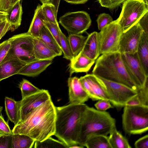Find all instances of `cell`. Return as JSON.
I'll return each instance as SVG.
<instances>
[{
  "mask_svg": "<svg viewBox=\"0 0 148 148\" xmlns=\"http://www.w3.org/2000/svg\"><path fill=\"white\" fill-rule=\"evenodd\" d=\"M59 22L70 34H81L90 27L91 20L84 11L67 12L61 16Z\"/></svg>",
  "mask_w": 148,
  "mask_h": 148,
  "instance_id": "obj_10",
  "label": "cell"
},
{
  "mask_svg": "<svg viewBox=\"0 0 148 148\" xmlns=\"http://www.w3.org/2000/svg\"><path fill=\"white\" fill-rule=\"evenodd\" d=\"M143 1L146 5L148 6V0H143Z\"/></svg>",
  "mask_w": 148,
  "mask_h": 148,
  "instance_id": "obj_52",
  "label": "cell"
},
{
  "mask_svg": "<svg viewBox=\"0 0 148 148\" xmlns=\"http://www.w3.org/2000/svg\"><path fill=\"white\" fill-rule=\"evenodd\" d=\"M33 38L27 32L14 35L8 39L10 47L4 60L14 59L25 64L36 60L34 52Z\"/></svg>",
  "mask_w": 148,
  "mask_h": 148,
  "instance_id": "obj_6",
  "label": "cell"
},
{
  "mask_svg": "<svg viewBox=\"0 0 148 148\" xmlns=\"http://www.w3.org/2000/svg\"><path fill=\"white\" fill-rule=\"evenodd\" d=\"M64 0V1H66L67 0Z\"/></svg>",
  "mask_w": 148,
  "mask_h": 148,
  "instance_id": "obj_54",
  "label": "cell"
},
{
  "mask_svg": "<svg viewBox=\"0 0 148 148\" xmlns=\"http://www.w3.org/2000/svg\"><path fill=\"white\" fill-rule=\"evenodd\" d=\"M22 96V99L40 91V89L25 79H23L19 84Z\"/></svg>",
  "mask_w": 148,
  "mask_h": 148,
  "instance_id": "obj_32",
  "label": "cell"
},
{
  "mask_svg": "<svg viewBox=\"0 0 148 148\" xmlns=\"http://www.w3.org/2000/svg\"><path fill=\"white\" fill-rule=\"evenodd\" d=\"M92 73L106 80L120 83L137 90V86L128 74L119 51L101 54L96 61Z\"/></svg>",
  "mask_w": 148,
  "mask_h": 148,
  "instance_id": "obj_4",
  "label": "cell"
},
{
  "mask_svg": "<svg viewBox=\"0 0 148 148\" xmlns=\"http://www.w3.org/2000/svg\"><path fill=\"white\" fill-rule=\"evenodd\" d=\"M123 32L116 20L104 27L98 32L100 54L118 51Z\"/></svg>",
  "mask_w": 148,
  "mask_h": 148,
  "instance_id": "obj_8",
  "label": "cell"
},
{
  "mask_svg": "<svg viewBox=\"0 0 148 148\" xmlns=\"http://www.w3.org/2000/svg\"><path fill=\"white\" fill-rule=\"evenodd\" d=\"M87 106L84 103L69 104L56 107L54 134L68 148L78 145L77 139L80 120Z\"/></svg>",
  "mask_w": 148,
  "mask_h": 148,
  "instance_id": "obj_2",
  "label": "cell"
},
{
  "mask_svg": "<svg viewBox=\"0 0 148 148\" xmlns=\"http://www.w3.org/2000/svg\"><path fill=\"white\" fill-rule=\"evenodd\" d=\"M122 115L125 132L129 135L139 134L148 130V106H125Z\"/></svg>",
  "mask_w": 148,
  "mask_h": 148,
  "instance_id": "obj_5",
  "label": "cell"
},
{
  "mask_svg": "<svg viewBox=\"0 0 148 148\" xmlns=\"http://www.w3.org/2000/svg\"><path fill=\"white\" fill-rule=\"evenodd\" d=\"M12 135L0 136V148H12Z\"/></svg>",
  "mask_w": 148,
  "mask_h": 148,
  "instance_id": "obj_42",
  "label": "cell"
},
{
  "mask_svg": "<svg viewBox=\"0 0 148 148\" xmlns=\"http://www.w3.org/2000/svg\"><path fill=\"white\" fill-rule=\"evenodd\" d=\"M21 0H0L1 11L7 12L14 5Z\"/></svg>",
  "mask_w": 148,
  "mask_h": 148,
  "instance_id": "obj_41",
  "label": "cell"
},
{
  "mask_svg": "<svg viewBox=\"0 0 148 148\" xmlns=\"http://www.w3.org/2000/svg\"><path fill=\"white\" fill-rule=\"evenodd\" d=\"M10 30L11 26L6 19L2 21L0 23V40Z\"/></svg>",
  "mask_w": 148,
  "mask_h": 148,
  "instance_id": "obj_46",
  "label": "cell"
},
{
  "mask_svg": "<svg viewBox=\"0 0 148 148\" xmlns=\"http://www.w3.org/2000/svg\"><path fill=\"white\" fill-rule=\"evenodd\" d=\"M136 53L146 75L148 76V35L143 32Z\"/></svg>",
  "mask_w": 148,
  "mask_h": 148,
  "instance_id": "obj_21",
  "label": "cell"
},
{
  "mask_svg": "<svg viewBox=\"0 0 148 148\" xmlns=\"http://www.w3.org/2000/svg\"><path fill=\"white\" fill-rule=\"evenodd\" d=\"M34 52L37 60L53 59L58 56L56 53L39 38H33Z\"/></svg>",
  "mask_w": 148,
  "mask_h": 148,
  "instance_id": "obj_19",
  "label": "cell"
},
{
  "mask_svg": "<svg viewBox=\"0 0 148 148\" xmlns=\"http://www.w3.org/2000/svg\"><path fill=\"white\" fill-rule=\"evenodd\" d=\"M5 110L9 119L13 123L14 126L20 121V101L5 97Z\"/></svg>",
  "mask_w": 148,
  "mask_h": 148,
  "instance_id": "obj_23",
  "label": "cell"
},
{
  "mask_svg": "<svg viewBox=\"0 0 148 148\" xmlns=\"http://www.w3.org/2000/svg\"><path fill=\"white\" fill-rule=\"evenodd\" d=\"M95 104L97 110L101 111H106L107 110L112 108L110 101L106 99H100Z\"/></svg>",
  "mask_w": 148,
  "mask_h": 148,
  "instance_id": "obj_40",
  "label": "cell"
},
{
  "mask_svg": "<svg viewBox=\"0 0 148 148\" xmlns=\"http://www.w3.org/2000/svg\"><path fill=\"white\" fill-rule=\"evenodd\" d=\"M45 19L42 12L41 5L38 4L36 9L34 16L27 32L34 38H38L41 30L44 25Z\"/></svg>",
  "mask_w": 148,
  "mask_h": 148,
  "instance_id": "obj_22",
  "label": "cell"
},
{
  "mask_svg": "<svg viewBox=\"0 0 148 148\" xmlns=\"http://www.w3.org/2000/svg\"><path fill=\"white\" fill-rule=\"evenodd\" d=\"M19 1L13 6L7 12L6 19L13 31L19 27L21 24L23 10L21 4Z\"/></svg>",
  "mask_w": 148,
  "mask_h": 148,
  "instance_id": "obj_24",
  "label": "cell"
},
{
  "mask_svg": "<svg viewBox=\"0 0 148 148\" xmlns=\"http://www.w3.org/2000/svg\"><path fill=\"white\" fill-rule=\"evenodd\" d=\"M70 61L69 68L71 76L75 73H88L95 60L89 58L80 52Z\"/></svg>",
  "mask_w": 148,
  "mask_h": 148,
  "instance_id": "obj_17",
  "label": "cell"
},
{
  "mask_svg": "<svg viewBox=\"0 0 148 148\" xmlns=\"http://www.w3.org/2000/svg\"><path fill=\"white\" fill-rule=\"evenodd\" d=\"M1 135L0 134V136H1Z\"/></svg>",
  "mask_w": 148,
  "mask_h": 148,
  "instance_id": "obj_56",
  "label": "cell"
},
{
  "mask_svg": "<svg viewBox=\"0 0 148 148\" xmlns=\"http://www.w3.org/2000/svg\"><path fill=\"white\" fill-rule=\"evenodd\" d=\"M61 49L63 53V58L71 61L73 58L68 38L61 30L60 31Z\"/></svg>",
  "mask_w": 148,
  "mask_h": 148,
  "instance_id": "obj_33",
  "label": "cell"
},
{
  "mask_svg": "<svg viewBox=\"0 0 148 148\" xmlns=\"http://www.w3.org/2000/svg\"><path fill=\"white\" fill-rule=\"evenodd\" d=\"M38 38L51 48L58 56L62 54L61 49L57 42L45 25L41 30Z\"/></svg>",
  "mask_w": 148,
  "mask_h": 148,
  "instance_id": "obj_26",
  "label": "cell"
},
{
  "mask_svg": "<svg viewBox=\"0 0 148 148\" xmlns=\"http://www.w3.org/2000/svg\"><path fill=\"white\" fill-rule=\"evenodd\" d=\"M2 21H0V23L2 22Z\"/></svg>",
  "mask_w": 148,
  "mask_h": 148,
  "instance_id": "obj_55",
  "label": "cell"
},
{
  "mask_svg": "<svg viewBox=\"0 0 148 148\" xmlns=\"http://www.w3.org/2000/svg\"><path fill=\"white\" fill-rule=\"evenodd\" d=\"M138 105H141L140 102L138 97L136 94L128 100L126 102L125 106H132Z\"/></svg>",
  "mask_w": 148,
  "mask_h": 148,
  "instance_id": "obj_47",
  "label": "cell"
},
{
  "mask_svg": "<svg viewBox=\"0 0 148 148\" xmlns=\"http://www.w3.org/2000/svg\"><path fill=\"white\" fill-rule=\"evenodd\" d=\"M134 146L136 148H148V135L147 134L135 141Z\"/></svg>",
  "mask_w": 148,
  "mask_h": 148,
  "instance_id": "obj_45",
  "label": "cell"
},
{
  "mask_svg": "<svg viewBox=\"0 0 148 148\" xmlns=\"http://www.w3.org/2000/svg\"><path fill=\"white\" fill-rule=\"evenodd\" d=\"M35 148H68L63 142L49 137L42 141H35Z\"/></svg>",
  "mask_w": 148,
  "mask_h": 148,
  "instance_id": "obj_31",
  "label": "cell"
},
{
  "mask_svg": "<svg viewBox=\"0 0 148 148\" xmlns=\"http://www.w3.org/2000/svg\"><path fill=\"white\" fill-rule=\"evenodd\" d=\"M113 21L112 17L109 14L104 13L100 14L97 20L98 29L101 30L104 27Z\"/></svg>",
  "mask_w": 148,
  "mask_h": 148,
  "instance_id": "obj_36",
  "label": "cell"
},
{
  "mask_svg": "<svg viewBox=\"0 0 148 148\" xmlns=\"http://www.w3.org/2000/svg\"><path fill=\"white\" fill-rule=\"evenodd\" d=\"M108 139L111 148H131L128 140L114 127L109 133Z\"/></svg>",
  "mask_w": 148,
  "mask_h": 148,
  "instance_id": "obj_25",
  "label": "cell"
},
{
  "mask_svg": "<svg viewBox=\"0 0 148 148\" xmlns=\"http://www.w3.org/2000/svg\"><path fill=\"white\" fill-rule=\"evenodd\" d=\"M35 140L24 134H13L12 148H31Z\"/></svg>",
  "mask_w": 148,
  "mask_h": 148,
  "instance_id": "obj_28",
  "label": "cell"
},
{
  "mask_svg": "<svg viewBox=\"0 0 148 148\" xmlns=\"http://www.w3.org/2000/svg\"><path fill=\"white\" fill-rule=\"evenodd\" d=\"M70 104L84 103L89 97L84 90L79 78L76 77H69L68 80Z\"/></svg>",
  "mask_w": 148,
  "mask_h": 148,
  "instance_id": "obj_14",
  "label": "cell"
},
{
  "mask_svg": "<svg viewBox=\"0 0 148 148\" xmlns=\"http://www.w3.org/2000/svg\"><path fill=\"white\" fill-rule=\"evenodd\" d=\"M98 77L108 97L109 101L116 107H123L128 100L137 94V90L124 85Z\"/></svg>",
  "mask_w": 148,
  "mask_h": 148,
  "instance_id": "obj_9",
  "label": "cell"
},
{
  "mask_svg": "<svg viewBox=\"0 0 148 148\" xmlns=\"http://www.w3.org/2000/svg\"><path fill=\"white\" fill-rule=\"evenodd\" d=\"M10 45V43L8 39L0 44V64L6 56Z\"/></svg>",
  "mask_w": 148,
  "mask_h": 148,
  "instance_id": "obj_39",
  "label": "cell"
},
{
  "mask_svg": "<svg viewBox=\"0 0 148 148\" xmlns=\"http://www.w3.org/2000/svg\"><path fill=\"white\" fill-rule=\"evenodd\" d=\"M8 123L4 120L2 115L0 114V134L1 135L8 136L12 134Z\"/></svg>",
  "mask_w": 148,
  "mask_h": 148,
  "instance_id": "obj_38",
  "label": "cell"
},
{
  "mask_svg": "<svg viewBox=\"0 0 148 148\" xmlns=\"http://www.w3.org/2000/svg\"><path fill=\"white\" fill-rule=\"evenodd\" d=\"M26 64L17 60H4L0 64V81L17 74Z\"/></svg>",
  "mask_w": 148,
  "mask_h": 148,
  "instance_id": "obj_18",
  "label": "cell"
},
{
  "mask_svg": "<svg viewBox=\"0 0 148 148\" xmlns=\"http://www.w3.org/2000/svg\"><path fill=\"white\" fill-rule=\"evenodd\" d=\"M56 106L51 99L34 110L24 121L15 125L13 134H24L42 141L54 135L55 131Z\"/></svg>",
  "mask_w": 148,
  "mask_h": 148,
  "instance_id": "obj_1",
  "label": "cell"
},
{
  "mask_svg": "<svg viewBox=\"0 0 148 148\" xmlns=\"http://www.w3.org/2000/svg\"><path fill=\"white\" fill-rule=\"evenodd\" d=\"M8 15L7 12L0 11V21L6 20Z\"/></svg>",
  "mask_w": 148,
  "mask_h": 148,
  "instance_id": "obj_49",
  "label": "cell"
},
{
  "mask_svg": "<svg viewBox=\"0 0 148 148\" xmlns=\"http://www.w3.org/2000/svg\"><path fill=\"white\" fill-rule=\"evenodd\" d=\"M51 1L42 3V10L45 21L54 24H58L57 20V9L55 5Z\"/></svg>",
  "mask_w": 148,
  "mask_h": 148,
  "instance_id": "obj_30",
  "label": "cell"
},
{
  "mask_svg": "<svg viewBox=\"0 0 148 148\" xmlns=\"http://www.w3.org/2000/svg\"><path fill=\"white\" fill-rule=\"evenodd\" d=\"M84 147L79 145H75L71 147L70 148H82Z\"/></svg>",
  "mask_w": 148,
  "mask_h": 148,
  "instance_id": "obj_50",
  "label": "cell"
},
{
  "mask_svg": "<svg viewBox=\"0 0 148 148\" xmlns=\"http://www.w3.org/2000/svg\"><path fill=\"white\" fill-rule=\"evenodd\" d=\"M89 83L93 95V100L106 99L109 101L108 97L98 77L92 74L84 76Z\"/></svg>",
  "mask_w": 148,
  "mask_h": 148,
  "instance_id": "obj_20",
  "label": "cell"
},
{
  "mask_svg": "<svg viewBox=\"0 0 148 148\" xmlns=\"http://www.w3.org/2000/svg\"><path fill=\"white\" fill-rule=\"evenodd\" d=\"M53 59L36 60L26 64L17 74L28 77H36L44 71L51 64Z\"/></svg>",
  "mask_w": 148,
  "mask_h": 148,
  "instance_id": "obj_15",
  "label": "cell"
},
{
  "mask_svg": "<svg viewBox=\"0 0 148 148\" xmlns=\"http://www.w3.org/2000/svg\"><path fill=\"white\" fill-rule=\"evenodd\" d=\"M3 109V107L0 106V113H1V111Z\"/></svg>",
  "mask_w": 148,
  "mask_h": 148,
  "instance_id": "obj_53",
  "label": "cell"
},
{
  "mask_svg": "<svg viewBox=\"0 0 148 148\" xmlns=\"http://www.w3.org/2000/svg\"><path fill=\"white\" fill-rule=\"evenodd\" d=\"M44 24L54 38L61 48L60 37L61 29L58 24H54L45 21Z\"/></svg>",
  "mask_w": 148,
  "mask_h": 148,
  "instance_id": "obj_35",
  "label": "cell"
},
{
  "mask_svg": "<svg viewBox=\"0 0 148 148\" xmlns=\"http://www.w3.org/2000/svg\"><path fill=\"white\" fill-rule=\"evenodd\" d=\"M125 67L129 75L138 89L142 87L148 79L136 52L134 53H121Z\"/></svg>",
  "mask_w": 148,
  "mask_h": 148,
  "instance_id": "obj_11",
  "label": "cell"
},
{
  "mask_svg": "<svg viewBox=\"0 0 148 148\" xmlns=\"http://www.w3.org/2000/svg\"><path fill=\"white\" fill-rule=\"evenodd\" d=\"M87 37L81 34H69L68 38L74 57L82 50Z\"/></svg>",
  "mask_w": 148,
  "mask_h": 148,
  "instance_id": "obj_27",
  "label": "cell"
},
{
  "mask_svg": "<svg viewBox=\"0 0 148 148\" xmlns=\"http://www.w3.org/2000/svg\"><path fill=\"white\" fill-rule=\"evenodd\" d=\"M88 0H67L66 1L73 4H81L86 3Z\"/></svg>",
  "mask_w": 148,
  "mask_h": 148,
  "instance_id": "obj_48",
  "label": "cell"
},
{
  "mask_svg": "<svg viewBox=\"0 0 148 148\" xmlns=\"http://www.w3.org/2000/svg\"><path fill=\"white\" fill-rule=\"evenodd\" d=\"M53 0H40L42 3H43L46 2L51 1Z\"/></svg>",
  "mask_w": 148,
  "mask_h": 148,
  "instance_id": "obj_51",
  "label": "cell"
},
{
  "mask_svg": "<svg viewBox=\"0 0 148 148\" xmlns=\"http://www.w3.org/2000/svg\"><path fill=\"white\" fill-rule=\"evenodd\" d=\"M148 12H147L139 20L138 23L143 32L148 35Z\"/></svg>",
  "mask_w": 148,
  "mask_h": 148,
  "instance_id": "obj_43",
  "label": "cell"
},
{
  "mask_svg": "<svg viewBox=\"0 0 148 148\" xmlns=\"http://www.w3.org/2000/svg\"><path fill=\"white\" fill-rule=\"evenodd\" d=\"M148 12V6L143 0H127L123 2L116 20L124 32L137 23Z\"/></svg>",
  "mask_w": 148,
  "mask_h": 148,
  "instance_id": "obj_7",
  "label": "cell"
},
{
  "mask_svg": "<svg viewBox=\"0 0 148 148\" xmlns=\"http://www.w3.org/2000/svg\"><path fill=\"white\" fill-rule=\"evenodd\" d=\"M116 123L115 119L108 112L87 106L80 120L77 145L84 147L87 140L92 136H107L116 127Z\"/></svg>",
  "mask_w": 148,
  "mask_h": 148,
  "instance_id": "obj_3",
  "label": "cell"
},
{
  "mask_svg": "<svg viewBox=\"0 0 148 148\" xmlns=\"http://www.w3.org/2000/svg\"><path fill=\"white\" fill-rule=\"evenodd\" d=\"M81 52L93 60L98 58L100 55L98 32H94L88 34Z\"/></svg>",
  "mask_w": 148,
  "mask_h": 148,
  "instance_id": "obj_16",
  "label": "cell"
},
{
  "mask_svg": "<svg viewBox=\"0 0 148 148\" xmlns=\"http://www.w3.org/2000/svg\"><path fill=\"white\" fill-rule=\"evenodd\" d=\"M84 147L87 148H111L108 137L103 135H97L88 138Z\"/></svg>",
  "mask_w": 148,
  "mask_h": 148,
  "instance_id": "obj_29",
  "label": "cell"
},
{
  "mask_svg": "<svg viewBox=\"0 0 148 148\" xmlns=\"http://www.w3.org/2000/svg\"><path fill=\"white\" fill-rule=\"evenodd\" d=\"M51 99L48 91L42 89L37 93L22 99L19 101L20 121L19 123L24 121L37 108Z\"/></svg>",
  "mask_w": 148,
  "mask_h": 148,
  "instance_id": "obj_12",
  "label": "cell"
},
{
  "mask_svg": "<svg viewBox=\"0 0 148 148\" xmlns=\"http://www.w3.org/2000/svg\"><path fill=\"white\" fill-rule=\"evenodd\" d=\"M101 5L109 9H114L118 7L127 0H98Z\"/></svg>",
  "mask_w": 148,
  "mask_h": 148,
  "instance_id": "obj_37",
  "label": "cell"
},
{
  "mask_svg": "<svg viewBox=\"0 0 148 148\" xmlns=\"http://www.w3.org/2000/svg\"><path fill=\"white\" fill-rule=\"evenodd\" d=\"M137 96L142 105L148 106V79L144 85L137 90Z\"/></svg>",
  "mask_w": 148,
  "mask_h": 148,
  "instance_id": "obj_34",
  "label": "cell"
},
{
  "mask_svg": "<svg viewBox=\"0 0 148 148\" xmlns=\"http://www.w3.org/2000/svg\"><path fill=\"white\" fill-rule=\"evenodd\" d=\"M143 32L138 23L123 32L120 38L118 51L121 53H136Z\"/></svg>",
  "mask_w": 148,
  "mask_h": 148,
  "instance_id": "obj_13",
  "label": "cell"
},
{
  "mask_svg": "<svg viewBox=\"0 0 148 148\" xmlns=\"http://www.w3.org/2000/svg\"><path fill=\"white\" fill-rule=\"evenodd\" d=\"M79 79L84 90L88 95L89 98L93 100V95L89 83L84 76L81 77Z\"/></svg>",
  "mask_w": 148,
  "mask_h": 148,
  "instance_id": "obj_44",
  "label": "cell"
}]
</instances>
